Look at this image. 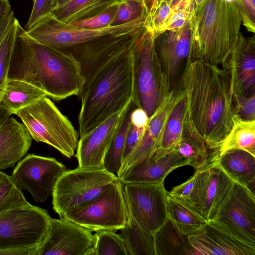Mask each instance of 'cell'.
<instances>
[{
	"instance_id": "1",
	"label": "cell",
	"mask_w": 255,
	"mask_h": 255,
	"mask_svg": "<svg viewBox=\"0 0 255 255\" xmlns=\"http://www.w3.org/2000/svg\"><path fill=\"white\" fill-rule=\"evenodd\" d=\"M180 82L191 120L209 149L216 151L232 128L235 114L229 72L217 65L190 60Z\"/></svg>"
},
{
	"instance_id": "2",
	"label": "cell",
	"mask_w": 255,
	"mask_h": 255,
	"mask_svg": "<svg viewBox=\"0 0 255 255\" xmlns=\"http://www.w3.org/2000/svg\"><path fill=\"white\" fill-rule=\"evenodd\" d=\"M8 79L27 82L57 101L78 96L83 83L79 64L70 53L34 40L19 22Z\"/></svg>"
},
{
	"instance_id": "3",
	"label": "cell",
	"mask_w": 255,
	"mask_h": 255,
	"mask_svg": "<svg viewBox=\"0 0 255 255\" xmlns=\"http://www.w3.org/2000/svg\"><path fill=\"white\" fill-rule=\"evenodd\" d=\"M189 60L212 64L224 63L239 35L242 22L247 29L255 26L241 0H203L191 13Z\"/></svg>"
},
{
	"instance_id": "4",
	"label": "cell",
	"mask_w": 255,
	"mask_h": 255,
	"mask_svg": "<svg viewBox=\"0 0 255 255\" xmlns=\"http://www.w3.org/2000/svg\"><path fill=\"white\" fill-rule=\"evenodd\" d=\"M132 92V56L128 48L95 77L81 99L80 137L123 110L131 101Z\"/></svg>"
},
{
	"instance_id": "5",
	"label": "cell",
	"mask_w": 255,
	"mask_h": 255,
	"mask_svg": "<svg viewBox=\"0 0 255 255\" xmlns=\"http://www.w3.org/2000/svg\"><path fill=\"white\" fill-rule=\"evenodd\" d=\"M154 32L143 25L134 33L132 56V102L151 116L170 92L155 46Z\"/></svg>"
},
{
	"instance_id": "6",
	"label": "cell",
	"mask_w": 255,
	"mask_h": 255,
	"mask_svg": "<svg viewBox=\"0 0 255 255\" xmlns=\"http://www.w3.org/2000/svg\"><path fill=\"white\" fill-rule=\"evenodd\" d=\"M51 218L29 203L0 214V255H36Z\"/></svg>"
},
{
	"instance_id": "7",
	"label": "cell",
	"mask_w": 255,
	"mask_h": 255,
	"mask_svg": "<svg viewBox=\"0 0 255 255\" xmlns=\"http://www.w3.org/2000/svg\"><path fill=\"white\" fill-rule=\"evenodd\" d=\"M15 115L32 139L52 146L68 158L75 155L79 140L77 131L47 96Z\"/></svg>"
},
{
	"instance_id": "8",
	"label": "cell",
	"mask_w": 255,
	"mask_h": 255,
	"mask_svg": "<svg viewBox=\"0 0 255 255\" xmlns=\"http://www.w3.org/2000/svg\"><path fill=\"white\" fill-rule=\"evenodd\" d=\"M117 176L105 168H82L67 170L54 186L52 207L61 217L92 201L111 187Z\"/></svg>"
},
{
	"instance_id": "9",
	"label": "cell",
	"mask_w": 255,
	"mask_h": 255,
	"mask_svg": "<svg viewBox=\"0 0 255 255\" xmlns=\"http://www.w3.org/2000/svg\"><path fill=\"white\" fill-rule=\"evenodd\" d=\"M129 217L123 184L117 180L108 190L92 201L61 217L91 232L120 230Z\"/></svg>"
},
{
	"instance_id": "10",
	"label": "cell",
	"mask_w": 255,
	"mask_h": 255,
	"mask_svg": "<svg viewBox=\"0 0 255 255\" xmlns=\"http://www.w3.org/2000/svg\"><path fill=\"white\" fill-rule=\"evenodd\" d=\"M136 30L127 34H106L59 49L70 53L79 64L83 81L78 95L80 99L95 77L108 64L128 49Z\"/></svg>"
},
{
	"instance_id": "11",
	"label": "cell",
	"mask_w": 255,
	"mask_h": 255,
	"mask_svg": "<svg viewBox=\"0 0 255 255\" xmlns=\"http://www.w3.org/2000/svg\"><path fill=\"white\" fill-rule=\"evenodd\" d=\"M236 239L255 247V196L233 182L211 220Z\"/></svg>"
},
{
	"instance_id": "12",
	"label": "cell",
	"mask_w": 255,
	"mask_h": 255,
	"mask_svg": "<svg viewBox=\"0 0 255 255\" xmlns=\"http://www.w3.org/2000/svg\"><path fill=\"white\" fill-rule=\"evenodd\" d=\"M145 16L120 25L90 29L77 27L63 22L51 14L25 31L31 38L37 42L60 49L106 34L131 33L143 25Z\"/></svg>"
},
{
	"instance_id": "13",
	"label": "cell",
	"mask_w": 255,
	"mask_h": 255,
	"mask_svg": "<svg viewBox=\"0 0 255 255\" xmlns=\"http://www.w3.org/2000/svg\"><path fill=\"white\" fill-rule=\"evenodd\" d=\"M129 216L144 230L153 233L167 217L168 192L164 182L123 184Z\"/></svg>"
},
{
	"instance_id": "14",
	"label": "cell",
	"mask_w": 255,
	"mask_h": 255,
	"mask_svg": "<svg viewBox=\"0 0 255 255\" xmlns=\"http://www.w3.org/2000/svg\"><path fill=\"white\" fill-rule=\"evenodd\" d=\"M67 170L54 158L28 154L17 162L11 176L36 202L44 203L52 196L58 179Z\"/></svg>"
},
{
	"instance_id": "15",
	"label": "cell",
	"mask_w": 255,
	"mask_h": 255,
	"mask_svg": "<svg viewBox=\"0 0 255 255\" xmlns=\"http://www.w3.org/2000/svg\"><path fill=\"white\" fill-rule=\"evenodd\" d=\"M97 234L62 218H51L36 255H95Z\"/></svg>"
},
{
	"instance_id": "16",
	"label": "cell",
	"mask_w": 255,
	"mask_h": 255,
	"mask_svg": "<svg viewBox=\"0 0 255 255\" xmlns=\"http://www.w3.org/2000/svg\"><path fill=\"white\" fill-rule=\"evenodd\" d=\"M202 168L197 169L196 188L193 210L207 222L212 220L233 181L212 158Z\"/></svg>"
},
{
	"instance_id": "17",
	"label": "cell",
	"mask_w": 255,
	"mask_h": 255,
	"mask_svg": "<svg viewBox=\"0 0 255 255\" xmlns=\"http://www.w3.org/2000/svg\"><path fill=\"white\" fill-rule=\"evenodd\" d=\"M191 39L189 19L182 28L165 31L155 39L156 53L170 90L175 89L183 63L189 60Z\"/></svg>"
},
{
	"instance_id": "18",
	"label": "cell",
	"mask_w": 255,
	"mask_h": 255,
	"mask_svg": "<svg viewBox=\"0 0 255 255\" xmlns=\"http://www.w3.org/2000/svg\"><path fill=\"white\" fill-rule=\"evenodd\" d=\"M230 75L233 92L245 96L255 94V38L241 33L222 65Z\"/></svg>"
},
{
	"instance_id": "19",
	"label": "cell",
	"mask_w": 255,
	"mask_h": 255,
	"mask_svg": "<svg viewBox=\"0 0 255 255\" xmlns=\"http://www.w3.org/2000/svg\"><path fill=\"white\" fill-rule=\"evenodd\" d=\"M128 104L121 111L80 137L75 154L79 167L105 168V155Z\"/></svg>"
},
{
	"instance_id": "20",
	"label": "cell",
	"mask_w": 255,
	"mask_h": 255,
	"mask_svg": "<svg viewBox=\"0 0 255 255\" xmlns=\"http://www.w3.org/2000/svg\"><path fill=\"white\" fill-rule=\"evenodd\" d=\"M189 165L175 148L157 149L149 157L136 163L119 178L123 184L160 183L174 169Z\"/></svg>"
},
{
	"instance_id": "21",
	"label": "cell",
	"mask_w": 255,
	"mask_h": 255,
	"mask_svg": "<svg viewBox=\"0 0 255 255\" xmlns=\"http://www.w3.org/2000/svg\"><path fill=\"white\" fill-rule=\"evenodd\" d=\"M188 238L192 255H255V247L236 239L212 221Z\"/></svg>"
},
{
	"instance_id": "22",
	"label": "cell",
	"mask_w": 255,
	"mask_h": 255,
	"mask_svg": "<svg viewBox=\"0 0 255 255\" xmlns=\"http://www.w3.org/2000/svg\"><path fill=\"white\" fill-rule=\"evenodd\" d=\"M180 93L181 90H171L154 114L149 117L143 134L118 175V178L131 166L149 157L158 148L168 117Z\"/></svg>"
},
{
	"instance_id": "23",
	"label": "cell",
	"mask_w": 255,
	"mask_h": 255,
	"mask_svg": "<svg viewBox=\"0 0 255 255\" xmlns=\"http://www.w3.org/2000/svg\"><path fill=\"white\" fill-rule=\"evenodd\" d=\"M31 143L24 125L9 117L0 130V170L14 167L26 154Z\"/></svg>"
},
{
	"instance_id": "24",
	"label": "cell",
	"mask_w": 255,
	"mask_h": 255,
	"mask_svg": "<svg viewBox=\"0 0 255 255\" xmlns=\"http://www.w3.org/2000/svg\"><path fill=\"white\" fill-rule=\"evenodd\" d=\"M213 159L235 182L249 188L255 180V155L241 149H231ZM250 189V188H249Z\"/></svg>"
},
{
	"instance_id": "25",
	"label": "cell",
	"mask_w": 255,
	"mask_h": 255,
	"mask_svg": "<svg viewBox=\"0 0 255 255\" xmlns=\"http://www.w3.org/2000/svg\"><path fill=\"white\" fill-rule=\"evenodd\" d=\"M175 148L195 170L202 168L211 161V150L195 127L188 110L181 137Z\"/></svg>"
},
{
	"instance_id": "26",
	"label": "cell",
	"mask_w": 255,
	"mask_h": 255,
	"mask_svg": "<svg viewBox=\"0 0 255 255\" xmlns=\"http://www.w3.org/2000/svg\"><path fill=\"white\" fill-rule=\"evenodd\" d=\"M152 234L156 255H192L189 235L183 233L168 216Z\"/></svg>"
},
{
	"instance_id": "27",
	"label": "cell",
	"mask_w": 255,
	"mask_h": 255,
	"mask_svg": "<svg viewBox=\"0 0 255 255\" xmlns=\"http://www.w3.org/2000/svg\"><path fill=\"white\" fill-rule=\"evenodd\" d=\"M47 96L44 92L21 80L8 79L0 105L11 114Z\"/></svg>"
},
{
	"instance_id": "28",
	"label": "cell",
	"mask_w": 255,
	"mask_h": 255,
	"mask_svg": "<svg viewBox=\"0 0 255 255\" xmlns=\"http://www.w3.org/2000/svg\"><path fill=\"white\" fill-rule=\"evenodd\" d=\"M122 0H71L55 8L52 14L58 20L69 23L96 16Z\"/></svg>"
},
{
	"instance_id": "29",
	"label": "cell",
	"mask_w": 255,
	"mask_h": 255,
	"mask_svg": "<svg viewBox=\"0 0 255 255\" xmlns=\"http://www.w3.org/2000/svg\"><path fill=\"white\" fill-rule=\"evenodd\" d=\"M233 126L217 150L218 154L231 149H241L255 155V120H245L234 114Z\"/></svg>"
},
{
	"instance_id": "30",
	"label": "cell",
	"mask_w": 255,
	"mask_h": 255,
	"mask_svg": "<svg viewBox=\"0 0 255 255\" xmlns=\"http://www.w3.org/2000/svg\"><path fill=\"white\" fill-rule=\"evenodd\" d=\"M136 107L132 100L128 104L104 158V168L109 172L117 176L122 165V158L126 137L130 125L131 113Z\"/></svg>"
},
{
	"instance_id": "31",
	"label": "cell",
	"mask_w": 255,
	"mask_h": 255,
	"mask_svg": "<svg viewBox=\"0 0 255 255\" xmlns=\"http://www.w3.org/2000/svg\"><path fill=\"white\" fill-rule=\"evenodd\" d=\"M120 231L129 255H156L152 233L144 230L131 217Z\"/></svg>"
},
{
	"instance_id": "32",
	"label": "cell",
	"mask_w": 255,
	"mask_h": 255,
	"mask_svg": "<svg viewBox=\"0 0 255 255\" xmlns=\"http://www.w3.org/2000/svg\"><path fill=\"white\" fill-rule=\"evenodd\" d=\"M180 90L179 97L168 117L158 149L170 150L175 148L181 137L188 107L185 94L181 89Z\"/></svg>"
},
{
	"instance_id": "33",
	"label": "cell",
	"mask_w": 255,
	"mask_h": 255,
	"mask_svg": "<svg viewBox=\"0 0 255 255\" xmlns=\"http://www.w3.org/2000/svg\"><path fill=\"white\" fill-rule=\"evenodd\" d=\"M167 216L184 234L190 235L202 228L207 222L190 208L167 195Z\"/></svg>"
},
{
	"instance_id": "34",
	"label": "cell",
	"mask_w": 255,
	"mask_h": 255,
	"mask_svg": "<svg viewBox=\"0 0 255 255\" xmlns=\"http://www.w3.org/2000/svg\"><path fill=\"white\" fill-rule=\"evenodd\" d=\"M28 203L12 177L0 170V214Z\"/></svg>"
},
{
	"instance_id": "35",
	"label": "cell",
	"mask_w": 255,
	"mask_h": 255,
	"mask_svg": "<svg viewBox=\"0 0 255 255\" xmlns=\"http://www.w3.org/2000/svg\"><path fill=\"white\" fill-rule=\"evenodd\" d=\"M18 23V20L15 18L0 43V102L8 80V73Z\"/></svg>"
},
{
	"instance_id": "36",
	"label": "cell",
	"mask_w": 255,
	"mask_h": 255,
	"mask_svg": "<svg viewBox=\"0 0 255 255\" xmlns=\"http://www.w3.org/2000/svg\"><path fill=\"white\" fill-rule=\"evenodd\" d=\"M97 240L95 255H129L125 243L116 231L104 230L95 232Z\"/></svg>"
},
{
	"instance_id": "37",
	"label": "cell",
	"mask_w": 255,
	"mask_h": 255,
	"mask_svg": "<svg viewBox=\"0 0 255 255\" xmlns=\"http://www.w3.org/2000/svg\"><path fill=\"white\" fill-rule=\"evenodd\" d=\"M174 11L170 0H157L152 8L147 12L144 25L154 32L156 38Z\"/></svg>"
},
{
	"instance_id": "38",
	"label": "cell",
	"mask_w": 255,
	"mask_h": 255,
	"mask_svg": "<svg viewBox=\"0 0 255 255\" xmlns=\"http://www.w3.org/2000/svg\"><path fill=\"white\" fill-rule=\"evenodd\" d=\"M145 2L136 0H122L110 26L124 24L146 15Z\"/></svg>"
},
{
	"instance_id": "39",
	"label": "cell",
	"mask_w": 255,
	"mask_h": 255,
	"mask_svg": "<svg viewBox=\"0 0 255 255\" xmlns=\"http://www.w3.org/2000/svg\"><path fill=\"white\" fill-rule=\"evenodd\" d=\"M120 2L113 5L96 16L84 20L73 21L69 24L77 27L90 29H101L110 26Z\"/></svg>"
},
{
	"instance_id": "40",
	"label": "cell",
	"mask_w": 255,
	"mask_h": 255,
	"mask_svg": "<svg viewBox=\"0 0 255 255\" xmlns=\"http://www.w3.org/2000/svg\"><path fill=\"white\" fill-rule=\"evenodd\" d=\"M197 177V172L196 171L193 175L185 182L173 188L170 192H168V195L192 210Z\"/></svg>"
},
{
	"instance_id": "41",
	"label": "cell",
	"mask_w": 255,
	"mask_h": 255,
	"mask_svg": "<svg viewBox=\"0 0 255 255\" xmlns=\"http://www.w3.org/2000/svg\"><path fill=\"white\" fill-rule=\"evenodd\" d=\"M234 114L245 120H255V94L246 97L233 92Z\"/></svg>"
},
{
	"instance_id": "42",
	"label": "cell",
	"mask_w": 255,
	"mask_h": 255,
	"mask_svg": "<svg viewBox=\"0 0 255 255\" xmlns=\"http://www.w3.org/2000/svg\"><path fill=\"white\" fill-rule=\"evenodd\" d=\"M55 0H34L33 6L24 30H29L38 22L52 14L55 8Z\"/></svg>"
},
{
	"instance_id": "43",
	"label": "cell",
	"mask_w": 255,
	"mask_h": 255,
	"mask_svg": "<svg viewBox=\"0 0 255 255\" xmlns=\"http://www.w3.org/2000/svg\"><path fill=\"white\" fill-rule=\"evenodd\" d=\"M145 128H138L131 125L130 123L126 137L122 158V165L119 173L124 167L128 158L139 141L144 132Z\"/></svg>"
},
{
	"instance_id": "44",
	"label": "cell",
	"mask_w": 255,
	"mask_h": 255,
	"mask_svg": "<svg viewBox=\"0 0 255 255\" xmlns=\"http://www.w3.org/2000/svg\"><path fill=\"white\" fill-rule=\"evenodd\" d=\"M190 14V13L184 7L175 11L170 19L160 30L159 35L167 30L182 28L188 21Z\"/></svg>"
},
{
	"instance_id": "45",
	"label": "cell",
	"mask_w": 255,
	"mask_h": 255,
	"mask_svg": "<svg viewBox=\"0 0 255 255\" xmlns=\"http://www.w3.org/2000/svg\"><path fill=\"white\" fill-rule=\"evenodd\" d=\"M149 117L144 110L139 108H135L130 115V123L138 128H145Z\"/></svg>"
},
{
	"instance_id": "46",
	"label": "cell",
	"mask_w": 255,
	"mask_h": 255,
	"mask_svg": "<svg viewBox=\"0 0 255 255\" xmlns=\"http://www.w3.org/2000/svg\"><path fill=\"white\" fill-rule=\"evenodd\" d=\"M14 12L11 10L0 21V43L15 19Z\"/></svg>"
},
{
	"instance_id": "47",
	"label": "cell",
	"mask_w": 255,
	"mask_h": 255,
	"mask_svg": "<svg viewBox=\"0 0 255 255\" xmlns=\"http://www.w3.org/2000/svg\"><path fill=\"white\" fill-rule=\"evenodd\" d=\"M247 11V12L251 18L255 22V5L252 0H241Z\"/></svg>"
},
{
	"instance_id": "48",
	"label": "cell",
	"mask_w": 255,
	"mask_h": 255,
	"mask_svg": "<svg viewBox=\"0 0 255 255\" xmlns=\"http://www.w3.org/2000/svg\"><path fill=\"white\" fill-rule=\"evenodd\" d=\"M11 10V7L8 0H0V21Z\"/></svg>"
},
{
	"instance_id": "49",
	"label": "cell",
	"mask_w": 255,
	"mask_h": 255,
	"mask_svg": "<svg viewBox=\"0 0 255 255\" xmlns=\"http://www.w3.org/2000/svg\"><path fill=\"white\" fill-rule=\"evenodd\" d=\"M12 114L0 105V130Z\"/></svg>"
},
{
	"instance_id": "50",
	"label": "cell",
	"mask_w": 255,
	"mask_h": 255,
	"mask_svg": "<svg viewBox=\"0 0 255 255\" xmlns=\"http://www.w3.org/2000/svg\"><path fill=\"white\" fill-rule=\"evenodd\" d=\"M170 2L172 9L176 11L184 6L185 0H170Z\"/></svg>"
},
{
	"instance_id": "51",
	"label": "cell",
	"mask_w": 255,
	"mask_h": 255,
	"mask_svg": "<svg viewBox=\"0 0 255 255\" xmlns=\"http://www.w3.org/2000/svg\"><path fill=\"white\" fill-rule=\"evenodd\" d=\"M194 0H185V3L184 7L188 11L190 14L193 10Z\"/></svg>"
},
{
	"instance_id": "52",
	"label": "cell",
	"mask_w": 255,
	"mask_h": 255,
	"mask_svg": "<svg viewBox=\"0 0 255 255\" xmlns=\"http://www.w3.org/2000/svg\"><path fill=\"white\" fill-rule=\"evenodd\" d=\"M71 0H55V8L61 7Z\"/></svg>"
},
{
	"instance_id": "53",
	"label": "cell",
	"mask_w": 255,
	"mask_h": 255,
	"mask_svg": "<svg viewBox=\"0 0 255 255\" xmlns=\"http://www.w3.org/2000/svg\"><path fill=\"white\" fill-rule=\"evenodd\" d=\"M157 0H146V6L148 11L152 8V7L155 4Z\"/></svg>"
},
{
	"instance_id": "54",
	"label": "cell",
	"mask_w": 255,
	"mask_h": 255,
	"mask_svg": "<svg viewBox=\"0 0 255 255\" xmlns=\"http://www.w3.org/2000/svg\"><path fill=\"white\" fill-rule=\"evenodd\" d=\"M203 0H194L193 4L194 6L193 8L196 7L198 6L200 3L202 2Z\"/></svg>"
},
{
	"instance_id": "55",
	"label": "cell",
	"mask_w": 255,
	"mask_h": 255,
	"mask_svg": "<svg viewBox=\"0 0 255 255\" xmlns=\"http://www.w3.org/2000/svg\"><path fill=\"white\" fill-rule=\"evenodd\" d=\"M138 0V1H142V2H144L146 3V1L145 0Z\"/></svg>"
},
{
	"instance_id": "56",
	"label": "cell",
	"mask_w": 255,
	"mask_h": 255,
	"mask_svg": "<svg viewBox=\"0 0 255 255\" xmlns=\"http://www.w3.org/2000/svg\"><path fill=\"white\" fill-rule=\"evenodd\" d=\"M253 4L255 5V0H252Z\"/></svg>"
},
{
	"instance_id": "57",
	"label": "cell",
	"mask_w": 255,
	"mask_h": 255,
	"mask_svg": "<svg viewBox=\"0 0 255 255\" xmlns=\"http://www.w3.org/2000/svg\"><path fill=\"white\" fill-rule=\"evenodd\" d=\"M145 0V1H146V0Z\"/></svg>"
}]
</instances>
